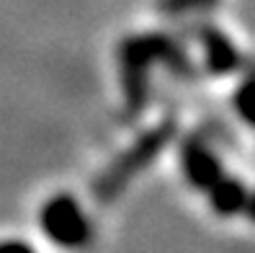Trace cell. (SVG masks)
Here are the masks:
<instances>
[{"mask_svg": "<svg viewBox=\"0 0 255 253\" xmlns=\"http://www.w3.org/2000/svg\"><path fill=\"white\" fill-rule=\"evenodd\" d=\"M124 122L142 116L152 101V67L162 65L178 80H196L199 67L181 36L165 31L129 34L116 47Z\"/></svg>", "mask_w": 255, "mask_h": 253, "instance_id": "1", "label": "cell"}, {"mask_svg": "<svg viewBox=\"0 0 255 253\" xmlns=\"http://www.w3.org/2000/svg\"><path fill=\"white\" fill-rule=\"evenodd\" d=\"M181 135L178 119L168 116L162 122L147 127L142 135L134 140L129 147H124L114 160H109V166L103 168L91 184L93 199L101 204H111L129 189V184L137 178L142 171H147L157 155H162L165 147H170V142Z\"/></svg>", "mask_w": 255, "mask_h": 253, "instance_id": "2", "label": "cell"}, {"mask_svg": "<svg viewBox=\"0 0 255 253\" xmlns=\"http://www.w3.org/2000/svg\"><path fill=\"white\" fill-rule=\"evenodd\" d=\"M39 228L49 238V243L67 248V251H80L93 243V222L88 217L85 207L75 199L70 191L52 194L39 210Z\"/></svg>", "mask_w": 255, "mask_h": 253, "instance_id": "3", "label": "cell"}, {"mask_svg": "<svg viewBox=\"0 0 255 253\" xmlns=\"http://www.w3.org/2000/svg\"><path fill=\"white\" fill-rule=\"evenodd\" d=\"M178 163H181V171L188 186L199 191H206L224 173L222 158L212 147V137H206L204 132H188V135L181 137Z\"/></svg>", "mask_w": 255, "mask_h": 253, "instance_id": "4", "label": "cell"}, {"mask_svg": "<svg viewBox=\"0 0 255 253\" xmlns=\"http://www.w3.org/2000/svg\"><path fill=\"white\" fill-rule=\"evenodd\" d=\"M191 36L201 44L204 49V67L209 75L222 78V75H232L243 67V54L235 47V41L217 28L214 23H196L191 26Z\"/></svg>", "mask_w": 255, "mask_h": 253, "instance_id": "5", "label": "cell"}, {"mask_svg": "<svg viewBox=\"0 0 255 253\" xmlns=\"http://www.w3.org/2000/svg\"><path fill=\"white\" fill-rule=\"evenodd\" d=\"M206 197H209L212 212H217L219 217H235V215H243V207H245V199H248V186L240 181L237 176L222 173L217 181L206 189Z\"/></svg>", "mask_w": 255, "mask_h": 253, "instance_id": "6", "label": "cell"}, {"mask_svg": "<svg viewBox=\"0 0 255 253\" xmlns=\"http://www.w3.org/2000/svg\"><path fill=\"white\" fill-rule=\"evenodd\" d=\"M219 0H157V13L165 18H186L214 10Z\"/></svg>", "mask_w": 255, "mask_h": 253, "instance_id": "7", "label": "cell"}, {"mask_svg": "<svg viewBox=\"0 0 255 253\" xmlns=\"http://www.w3.org/2000/svg\"><path fill=\"white\" fill-rule=\"evenodd\" d=\"M232 103H235V111L243 116L250 127H255V75H248L237 85Z\"/></svg>", "mask_w": 255, "mask_h": 253, "instance_id": "8", "label": "cell"}, {"mask_svg": "<svg viewBox=\"0 0 255 253\" xmlns=\"http://www.w3.org/2000/svg\"><path fill=\"white\" fill-rule=\"evenodd\" d=\"M0 253H36V248L28 243V241L8 238V241H0Z\"/></svg>", "mask_w": 255, "mask_h": 253, "instance_id": "9", "label": "cell"}, {"mask_svg": "<svg viewBox=\"0 0 255 253\" xmlns=\"http://www.w3.org/2000/svg\"><path fill=\"white\" fill-rule=\"evenodd\" d=\"M243 215L255 222V189H248V199H245V207H243Z\"/></svg>", "mask_w": 255, "mask_h": 253, "instance_id": "10", "label": "cell"}]
</instances>
